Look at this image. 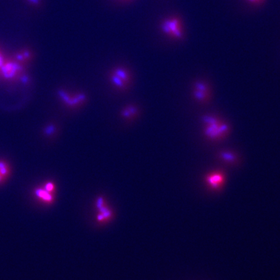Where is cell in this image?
Here are the masks:
<instances>
[{
    "label": "cell",
    "mask_w": 280,
    "mask_h": 280,
    "mask_svg": "<svg viewBox=\"0 0 280 280\" xmlns=\"http://www.w3.org/2000/svg\"><path fill=\"white\" fill-rule=\"evenodd\" d=\"M203 123L205 136L211 141H222L230 134L229 125L217 115H206L203 119Z\"/></svg>",
    "instance_id": "1"
},
{
    "label": "cell",
    "mask_w": 280,
    "mask_h": 280,
    "mask_svg": "<svg viewBox=\"0 0 280 280\" xmlns=\"http://www.w3.org/2000/svg\"><path fill=\"white\" fill-rule=\"evenodd\" d=\"M184 23L180 16L172 15L163 19L160 23V30L165 36L172 40L181 41L185 37Z\"/></svg>",
    "instance_id": "2"
},
{
    "label": "cell",
    "mask_w": 280,
    "mask_h": 280,
    "mask_svg": "<svg viewBox=\"0 0 280 280\" xmlns=\"http://www.w3.org/2000/svg\"><path fill=\"white\" fill-rule=\"evenodd\" d=\"M193 94L194 99L202 104L208 103L212 97L210 87L204 80H197L194 83Z\"/></svg>",
    "instance_id": "3"
},
{
    "label": "cell",
    "mask_w": 280,
    "mask_h": 280,
    "mask_svg": "<svg viewBox=\"0 0 280 280\" xmlns=\"http://www.w3.org/2000/svg\"><path fill=\"white\" fill-rule=\"evenodd\" d=\"M205 182L209 188L213 191H219L224 186L225 175L220 171H213L206 175Z\"/></svg>",
    "instance_id": "4"
},
{
    "label": "cell",
    "mask_w": 280,
    "mask_h": 280,
    "mask_svg": "<svg viewBox=\"0 0 280 280\" xmlns=\"http://www.w3.org/2000/svg\"><path fill=\"white\" fill-rule=\"evenodd\" d=\"M58 95L60 97L62 100L64 101L66 104H67L70 107H75L80 104V103H84L86 99V96L82 93H79L73 97L70 98L68 94L65 92L64 90H59Z\"/></svg>",
    "instance_id": "5"
},
{
    "label": "cell",
    "mask_w": 280,
    "mask_h": 280,
    "mask_svg": "<svg viewBox=\"0 0 280 280\" xmlns=\"http://www.w3.org/2000/svg\"><path fill=\"white\" fill-rule=\"evenodd\" d=\"M219 158L223 162L228 165H236L239 162V156L236 153L231 151H223L220 152Z\"/></svg>",
    "instance_id": "6"
},
{
    "label": "cell",
    "mask_w": 280,
    "mask_h": 280,
    "mask_svg": "<svg viewBox=\"0 0 280 280\" xmlns=\"http://www.w3.org/2000/svg\"><path fill=\"white\" fill-rule=\"evenodd\" d=\"M112 72L117 75L118 77H119L121 79L123 80L126 84H129L130 79H131V77H130V73L127 69L122 67L115 68L113 69Z\"/></svg>",
    "instance_id": "7"
},
{
    "label": "cell",
    "mask_w": 280,
    "mask_h": 280,
    "mask_svg": "<svg viewBox=\"0 0 280 280\" xmlns=\"http://www.w3.org/2000/svg\"><path fill=\"white\" fill-rule=\"evenodd\" d=\"M110 78L111 82H112L116 87L118 88L119 89H120L121 90H125L126 88H127L128 84H126L123 80L121 79L119 77H118L117 76L115 75L113 72H111L110 73Z\"/></svg>",
    "instance_id": "8"
},
{
    "label": "cell",
    "mask_w": 280,
    "mask_h": 280,
    "mask_svg": "<svg viewBox=\"0 0 280 280\" xmlns=\"http://www.w3.org/2000/svg\"><path fill=\"white\" fill-rule=\"evenodd\" d=\"M35 194L38 198H42V200L47 202H51L52 200V196L50 195V194L48 193V191L46 190H43L42 189H38L35 191Z\"/></svg>",
    "instance_id": "9"
},
{
    "label": "cell",
    "mask_w": 280,
    "mask_h": 280,
    "mask_svg": "<svg viewBox=\"0 0 280 280\" xmlns=\"http://www.w3.org/2000/svg\"><path fill=\"white\" fill-rule=\"evenodd\" d=\"M243 1L251 7H259L263 5L267 0H243Z\"/></svg>",
    "instance_id": "10"
},
{
    "label": "cell",
    "mask_w": 280,
    "mask_h": 280,
    "mask_svg": "<svg viewBox=\"0 0 280 280\" xmlns=\"http://www.w3.org/2000/svg\"><path fill=\"white\" fill-rule=\"evenodd\" d=\"M126 108H127L128 109V110H129L130 111V114H131L132 117H134V116L136 115L137 114V111H138V110H137V108L136 107V106L129 105V106H128L127 107H126Z\"/></svg>",
    "instance_id": "11"
},
{
    "label": "cell",
    "mask_w": 280,
    "mask_h": 280,
    "mask_svg": "<svg viewBox=\"0 0 280 280\" xmlns=\"http://www.w3.org/2000/svg\"><path fill=\"white\" fill-rule=\"evenodd\" d=\"M9 172H10V169H9V165H7L6 167L2 168V169H0V175L1 176H3L4 178L8 176Z\"/></svg>",
    "instance_id": "12"
},
{
    "label": "cell",
    "mask_w": 280,
    "mask_h": 280,
    "mask_svg": "<svg viewBox=\"0 0 280 280\" xmlns=\"http://www.w3.org/2000/svg\"><path fill=\"white\" fill-rule=\"evenodd\" d=\"M54 131H55V127L53 125H52L46 127V129H45V134L47 135H51L53 134Z\"/></svg>",
    "instance_id": "13"
},
{
    "label": "cell",
    "mask_w": 280,
    "mask_h": 280,
    "mask_svg": "<svg viewBox=\"0 0 280 280\" xmlns=\"http://www.w3.org/2000/svg\"><path fill=\"white\" fill-rule=\"evenodd\" d=\"M46 190L48 192H51L53 190L54 186L53 184L51 183V182H48V183L46 184Z\"/></svg>",
    "instance_id": "14"
},
{
    "label": "cell",
    "mask_w": 280,
    "mask_h": 280,
    "mask_svg": "<svg viewBox=\"0 0 280 280\" xmlns=\"http://www.w3.org/2000/svg\"><path fill=\"white\" fill-rule=\"evenodd\" d=\"M7 165H8L5 162H4V161H0V169H2V168L6 167Z\"/></svg>",
    "instance_id": "15"
},
{
    "label": "cell",
    "mask_w": 280,
    "mask_h": 280,
    "mask_svg": "<svg viewBox=\"0 0 280 280\" xmlns=\"http://www.w3.org/2000/svg\"><path fill=\"white\" fill-rule=\"evenodd\" d=\"M3 179H4V177L0 175V182H1L2 181H3Z\"/></svg>",
    "instance_id": "16"
}]
</instances>
